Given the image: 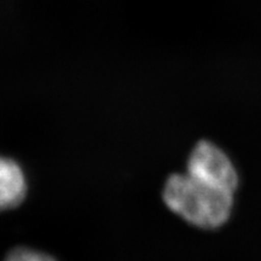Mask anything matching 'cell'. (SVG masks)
Segmentation results:
<instances>
[{"instance_id":"6da1fadb","label":"cell","mask_w":261,"mask_h":261,"mask_svg":"<svg viewBox=\"0 0 261 261\" xmlns=\"http://www.w3.org/2000/svg\"><path fill=\"white\" fill-rule=\"evenodd\" d=\"M162 197L182 220L203 230L221 227L233 210V194L204 184L190 174L174 173L165 182Z\"/></svg>"},{"instance_id":"7a4b0ae2","label":"cell","mask_w":261,"mask_h":261,"mask_svg":"<svg viewBox=\"0 0 261 261\" xmlns=\"http://www.w3.org/2000/svg\"><path fill=\"white\" fill-rule=\"evenodd\" d=\"M187 173L210 187L233 195L240 182L233 162L210 140H201L194 146L188 159Z\"/></svg>"},{"instance_id":"3957f363","label":"cell","mask_w":261,"mask_h":261,"mask_svg":"<svg viewBox=\"0 0 261 261\" xmlns=\"http://www.w3.org/2000/svg\"><path fill=\"white\" fill-rule=\"evenodd\" d=\"M27 179L15 160L0 155V212L12 210L27 195Z\"/></svg>"},{"instance_id":"277c9868","label":"cell","mask_w":261,"mask_h":261,"mask_svg":"<svg viewBox=\"0 0 261 261\" xmlns=\"http://www.w3.org/2000/svg\"><path fill=\"white\" fill-rule=\"evenodd\" d=\"M4 261H56L48 254L31 248L19 247L11 250Z\"/></svg>"}]
</instances>
